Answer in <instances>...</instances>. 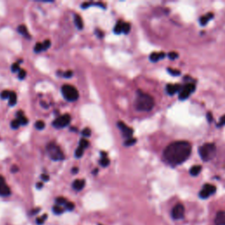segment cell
<instances>
[{
  "mask_svg": "<svg viewBox=\"0 0 225 225\" xmlns=\"http://www.w3.org/2000/svg\"><path fill=\"white\" fill-rule=\"evenodd\" d=\"M192 152V146L187 141H177L169 144L164 150V159L171 166H176L187 161Z\"/></svg>",
  "mask_w": 225,
  "mask_h": 225,
  "instance_id": "1",
  "label": "cell"
},
{
  "mask_svg": "<svg viewBox=\"0 0 225 225\" xmlns=\"http://www.w3.org/2000/svg\"><path fill=\"white\" fill-rule=\"evenodd\" d=\"M154 99L150 94L142 91H137V95L134 100V106L138 111L149 112L154 107Z\"/></svg>",
  "mask_w": 225,
  "mask_h": 225,
  "instance_id": "2",
  "label": "cell"
},
{
  "mask_svg": "<svg viewBox=\"0 0 225 225\" xmlns=\"http://www.w3.org/2000/svg\"><path fill=\"white\" fill-rule=\"evenodd\" d=\"M199 154L200 158L204 162H208L213 159L216 154V146L214 143H208L201 145L199 149Z\"/></svg>",
  "mask_w": 225,
  "mask_h": 225,
  "instance_id": "3",
  "label": "cell"
},
{
  "mask_svg": "<svg viewBox=\"0 0 225 225\" xmlns=\"http://www.w3.org/2000/svg\"><path fill=\"white\" fill-rule=\"evenodd\" d=\"M49 156L54 161H61L64 159V154L61 148L55 143H49L46 147Z\"/></svg>",
  "mask_w": 225,
  "mask_h": 225,
  "instance_id": "4",
  "label": "cell"
},
{
  "mask_svg": "<svg viewBox=\"0 0 225 225\" xmlns=\"http://www.w3.org/2000/svg\"><path fill=\"white\" fill-rule=\"evenodd\" d=\"M62 94L68 101H76L79 97L78 90L71 84H63L62 86Z\"/></svg>",
  "mask_w": 225,
  "mask_h": 225,
  "instance_id": "5",
  "label": "cell"
},
{
  "mask_svg": "<svg viewBox=\"0 0 225 225\" xmlns=\"http://www.w3.org/2000/svg\"><path fill=\"white\" fill-rule=\"evenodd\" d=\"M195 91V84H192V83H189V84H187L186 85L182 86L180 92H179V94H178V99L180 100H185L187 99L193 92Z\"/></svg>",
  "mask_w": 225,
  "mask_h": 225,
  "instance_id": "6",
  "label": "cell"
},
{
  "mask_svg": "<svg viewBox=\"0 0 225 225\" xmlns=\"http://www.w3.org/2000/svg\"><path fill=\"white\" fill-rule=\"evenodd\" d=\"M71 115L66 114L63 115L59 116L58 118H56V120L54 121V122L52 123V125L56 128H63L66 126H68L71 122Z\"/></svg>",
  "mask_w": 225,
  "mask_h": 225,
  "instance_id": "7",
  "label": "cell"
},
{
  "mask_svg": "<svg viewBox=\"0 0 225 225\" xmlns=\"http://www.w3.org/2000/svg\"><path fill=\"white\" fill-rule=\"evenodd\" d=\"M216 192V187L214 185H210V184H206L202 187L201 191L200 192L199 195L201 199H207L209 198L210 195L214 194Z\"/></svg>",
  "mask_w": 225,
  "mask_h": 225,
  "instance_id": "8",
  "label": "cell"
},
{
  "mask_svg": "<svg viewBox=\"0 0 225 225\" xmlns=\"http://www.w3.org/2000/svg\"><path fill=\"white\" fill-rule=\"evenodd\" d=\"M185 215V208L181 203L175 205L171 210V216L175 220H179L184 218Z\"/></svg>",
  "mask_w": 225,
  "mask_h": 225,
  "instance_id": "9",
  "label": "cell"
},
{
  "mask_svg": "<svg viewBox=\"0 0 225 225\" xmlns=\"http://www.w3.org/2000/svg\"><path fill=\"white\" fill-rule=\"evenodd\" d=\"M117 126H118V128L121 129V133H122V134H123V137H125L127 139H128V138H131L132 137V134H133V129L131 128H129V127H128L124 122H122V121H119L118 123H117Z\"/></svg>",
  "mask_w": 225,
  "mask_h": 225,
  "instance_id": "10",
  "label": "cell"
},
{
  "mask_svg": "<svg viewBox=\"0 0 225 225\" xmlns=\"http://www.w3.org/2000/svg\"><path fill=\"white\" fill-rule=\"evenodd\" d=\"M11 194V190L6 184V181L4 177L0 175V195L1 196H8Z\"/></svg>",
  "mask_w": 225,
  "mask_h": 225,
  "instance_id": "11",
  "label": "cell"
},
{
  "mask_svg": "<svg viewBox=\"0 0 225 225\" xmlns=\"http://www.w3.org/2000/svg\"><path fill=\"white\" fill-rule=\"evenodd\" d=\"M181 88H182V86L178 84H169L166 85V93L169 95H174L175 93L180 92Z\"/></svg>",
  "mask_w": 225,
  "mask_h": 225,
  "instance_id": "12",
  "label": "cell"
},
{
  "mask_svg": "<svg viewBox=\"0 0 225 225\" xmlns=\"http://www.w3.org/2000/svg\"><path fill=\"white\" fill-rule=\"evenodd\" d=\"M215 225H225V211H219L215 219Z\"/></svg>",
  "mask_w": 225,
  "mask_h": 225,
  "instance_id": "13",
  "label": "cell"
},
{
  "mask_svg": "<svg viewBox=\"0 0 225 225\" xmlns=\"http://www.w3.org/2000/svg\"><path fill=\"white\" fill-rule=\"evenodd\" d=\"M213 18H214V13L209 12L206 15H203V16H201L200 18V24L201 26H205V25H207L209 23V22L210 21V19H212Z\"/></svg>",
  "mask_w": 225,
  "mask_h": 225,
  "instance_id": "14",
  "label": "cell"
},
{
  "mask_svg": "<svg viewBox=\"0 0 225 225\" xmlns=\"http://www.w3.org/2000/svg\"><path fill=\"white\" fill-rule=\"evenodd\" d=\"M165 56V54L164 52H160V53H156V52H153L150 56V60L153 62H156L159 60L163 59Z\"/></svg>",
  "mask_w": 225,
  "mask_h": 225,
  "instance_id": "15",
  "label": "cell"
},
{
  "mask_svg": "<svg viewBox=\"0 0 225 225\" xmlns=\"http://www.w3.org/2000/svg\"><path fill=\"white\" fill-rule=\"evenodd\" d=\"M84 185H85V181L84 180V179H77V180H75L73 182L72 187H73V188L75 190L80 191V190H82L84 188Z\"/></svg>",
  "mask_w": 225,
  "mask_h": 225,
  "instance_id": "16",
  "label": "cell"
},
{
  "mask_svg": "<svg viewBox=\"0 0 225 225\" xmlns=\"http://www.w3.org/2000/svg\"><path fill=\"white\" fill-rule=\"evenodd\" d=\"M17 117H18L17 119L19 120L20 125H27V122H28L27 118L25 116L24 113L22 112V111H19V112L17 113Z\"/></svg>",
  "mask_w": 225,
  "mask_h": 225,
  "instance_id": "17",
  "label": "cell"
},
{
  "mask_svg": "<svg viewBox=\"0 0 225 225\" xmlns=\"http://www.w3.org/2000/svg\"><path fill=\"white\" fill-rule=\"evenodd\" d=\"M18 32L20 34H22L24 37H27V38H28V39H30L31 37H30V35H29V33H28V31H27V27L25 26V25H20L19 27H18Z\"/></svg>",
  "mask_w": 225,
  "mask_h": 225,
  "instance_id": "18",
  "label": "cell"
},
{
  "mask_svg": "<svg viewBox=\"0 0 225 225\" xmlns=\"http://www.w3.org/2000/svg\"><path fill=\"white\" fill-rule=\"evenodd\" d=\"M99 164L103 167H106L110 164V160H109L108 157L106 156V154L105 152H101V159L99 160Z\"/></svg>",
  "mask_w": 225,
  "mask_h": 225,
  "instance_id": "19",
  "label": "cell"
},
{
  "mask_svg": "<svg viewBox=\"0 0 225 225\" xmlns=\"http://www.w3.org/2000/svg\"><path fill=\"white\" fill-rule=\"evenodd\" d=\"M74 21H75V24H76V27H78V29H79V30L83 29V27H84V22H83V19H82L81 16H79L78 14H75Z\"/></svg>",
  "mask_w": 225,
  "mask_h": 225,
  "instance_id": "20",
  "label": "cell"
},
{
  "mask_svg": "<svg viewBox=\"0 0 225 225\" xmlns=\"http://www.w3.org/2000/svg\"><path fill=\"white\" fill-rule=\"evenodd\" d=\"M123 24H124V22H122L121 20H119V21L117 22V24L115 25V29H114V32H115V34H121V33H122Z\"/></svg>",
  "mask_w": 225,
  "mask_h": 225,
  "instance_id": "21",
  "label": "cell"
},
{
  "mask_svg": "<svg viewBox=\"0 0 225 225\" xmlns=\"http://www.w3.org/2000/svg\"><path fill=\"white\" fill-rule=\"evenodd\" d=\"M201 169H202V167L200 166V165H194V166H193L191 169H190V174L192 175V176H197V175H199L200 174V172L201 171Z\"/></svg>",
  "mask_w": 225,
  "mask_h": 225,
  "instance_id": "22",
  "label": "cell"
},
{
  "mask_svg": "<svg viewBox=\"0 0 225 225\" xmlns=\"http://www.w3.org/2000/svg\"><path fill=\"white\" fill-rule=\"evenodd\" d=\"M17 103V95L14 92H11L10 97H9V105L11 106H15Z\"/></svg>",
  "mask_w": 225,
  "mask_h": 225,
  "instance_id": "23",
  "label": "cell"
},
{
  "mask_svg": "<svg viewBox=\"0 0 225 225\" xmlns=\"http://www.w3.org/2000/svg\"><path fill=\"white\" fill-rule=\"evenodd\" d=\"M136 143H137V139H136V138L131 137V138H128V139H127V140L125 141L124 145L127 146V147H128V146H132V145H134Z\"/></svg>",
  "mask_w": 225,
  "mask_h": 225,
  "instance_id": "24",
  "label": "cell"
},
{
  "mask_svg": "<svg viewBox=\"0 0 225 225\" xmlns=\"http://www.w3.org/2000/svg\"><path fill=\"white\" fill-rule=\"evenodd\" d=\"M84 150V149H83L82 147L78 146V149L76 150V151H75V156H76L77 158H80V157L83 156Z\"/></svg>",
  "mask_w": 225,
  "mask_h": 225,
  "instance_id": "25",
  "label": "cell"
},
{
  "mask_svg": "<svg viewBox=\"0 0 225 225\" xmlns=\"http://www.w3.org/2000/svg\"><path fill=\"white\" fill-rule=\"evenodd\" d=\"M167 71H168V72L171 76H179V75H180V71H179L178 70H174V69H171V68H168Z\"/></svg>",
  "mask_w": 225,
  "mask_h": 225,
  "instance_id": "26",
  "label": "cell"
},
{
  "mask_svg": "<svg viewBox=\"0 0 225 225\" xmlns=\"http://www.w3.org/2000/svg\"><path fill=\"white\" fill-rule=\"evenodd\" d=\"M130 31V24L129 23H124L123 24V28H122V33L125 34H128Z\"/></svg>",
  "mask_w": 225,
  "mask_h": 225,
  "instance_id": "27",
  "label": "cell"
},
{
  "mask_svg": "<svg viewBox=\"0 0 225 225\" xmlns=\"http://www.w3.org/2000/svg\"><path fill=\"white\" fill-rule=\"evenodd\" d=\"M19 126H20V123H19V121L18 119L13 120V121L11 122V127H12L13 129H17V128H19Z\"/></svg>",
  "mask_w": 225,
  "mask_h": 225,
  "instance_id": "28",
  "label": "cell"
},
{
  "mask_svg": "<svg viewBox=\"0 0 225 225\" xmlns=\"http://www.w3.org/2000/svg\"><path fill=\"white\" fill-rule=\"evenodd\" d=\"M67 202L68 201H67V200L63 197H59V198L56 199V203L59 204V205H65Z\"/></svg>",
  "mask_w": 225,
  "mask_h": 225,
  "instance_id": "29",
  "label": "cell"
},
{
  "mask_svg": "<svg viewBox=\"0 0 225 225\" xmlns=\"http://www.w3.org/2000/svg\"><path fill=\"white\" fill-rule=\"evenodd\" d=\"M35 128H36L37 129H39V130L43 129V128H45V123H44V121H37V122L35 123Z\"/></svg>",
  "mask_w": 225,
  "mask_h": 225,
  "instance_id": "30",
  "label": "cell"
},
{
  "mask_svg": "<svg viewBox=\"0 0 225 225\" xmlns=\"http://www.w3.org/2000/svg\"><path fill=\"white\" fill-rule=\"evenodd\" d=\"M34 51H35L36 53H39V52H41V51H43L42 43H40V42L36 43L35 47H34Z\"/></svg>",
  "mask_w": 225,
  "mask_h": 225,
  "instance_id": "31",
  "label": "cell"
},
{
  "mask_svg": "<svg viewBox=\"0 0 225 225\" xmlns=\"http://www.w3.org/2000/svg\"><path fill=\"white\" fill-rule=\"evenodd\" d=\"M79 146L85 150V149L89 146V142H88L87 140H85V139H82V140L80 141V143H79Z\"/></svg>",
  "mask_w": 225,
  "mask_h": 225,
  "instance_id": "32",
  "label": "cell"
},
{
  "mask_svg": "<svg viewBox=\"0 0 225 225\" xmlns=\"http://www.w3.org/2000/svg\"><path fill=\"white\" fill-rule=\"evenodd\" d=\"M51 45V42L49 40H44L43 43H42V47H43V50H47Z\"/></svg>",
  "mask_w": 225,
  "mask_h": 225,
  "instance_id": "33",
  "label": "cell"
},
{
  "mask_svg": "<svg viewBox=\"0 0 225 225\" xmlns=\"http://www.w3.org/2000/svg\"><path fill=\"white\" fill-rule=\"evenodd\" d=\"M53 212L56 215H60L63 212V209L60 207V206H55L53 208Z\"/></svg>",
  "mask_w": 225,
  "mask_h": 225,
  "instance_id": "34",
  "label": "cell"
},
{
  "mask_svg": "<svg viewBox=\"0 0 225 225\" xmlns=\"http://www.w3.org/2000/svg\"><path fill=\"white\" fill-rule=\"evenodd\" d=\"M82 134L84 137H89L90 136H91V129L88 128H85L83 129L82 131Z\"/></svg>",
  "mask_w": 225,
  "mask_h": 225,
  "instance_id": "35",
  "label": "cell"
},
{
  "mask_svg": "<svg viewBox=\"0 0 225 225\" xmlns=\"http://www.w3.org/2000/svg\"><path fill=\"white\" fill-rule=\"evenodd\" d=\"M21 69L19 68V62H15L14 64H12V71H13V72H17V71H19Z\"/></svg>",
  "mask_w": 225,
  "mask_h": 225,
  "instance_id": "36",
  "label": "cell"
},
{
  "mask_svg": "<svg viewBox=\"0 0 225 225\" xmlns=\"http://www.w3.org/2000/svg\"><path fill=\"white\" fill-rule=\"evenodd\" d=\"M47 217H48V215L45 214V215H43L42 216H40V217H39L38 219H37V223L38 224H42L44 222H45V219H47Z\"/></svg>",
  "mask_w": 225,
  "mask_h": 225,
  "instance_id": "37",
  "label": "cell"
},
{
  "mask_svg": "<svg viewBox=\"0 0 225 225\" xmlns=\"http://www.w3.org/2000/svg\"><path fill=\"white\" fill-rule=\"evenodd\" d=\"M10 94H11V92H9V91H3V92L1 93V98H2L3 99H9Z\"/></svg>",
  "mask_w": 225,
  "mask_h": 225,
  "instance_id": "38",
  "label": "cell"
},
{
  "mask_svg": "<svg viewBox=\"0 0 225 225\" xmlns=\"http://www.w3.org/2000/svg\"><path fill=\"white\" fill-rule=\"evenodd\" d=\"M26 75H27V72L25 70H20L19 71V79H24L26 78Z\"/></svg>",
  "mask_w": 225,
  "mask_h": 225,
  "instance_id": "39",
  "label": "cell"
},
{
  "mask_svg": "<svg viewBox=\"0 0 225 225\" xmlns=\"http://www.w3.org/2000/svg\"><path fill=\"white\" fill-rule=\"evenodd\" d=\"M168 57H169L171 60H174V59H176V58L178 57V53H176V52H170V53L168 54Z\"/></svg>",
  "mask_w": 225,
  "mask_h": 225,
  "instance_id": "40",
  "label": "cell"
},
{
  "mask_svg": "<svg viewBox=\"0 0 225 225\" xmlns=\"http://www.w3.org/2000/svg\"><path fill=\"white\" fill-rule=\"evenodd\" d=\"M65 207H66V209H68V210H72V209H74V208H75V205H74V203H72V202H67V203L65 204Z\"/></svg>",
  "mask_w": 225,
  "mask_h": 225,
  "instance_id": "41",
  "label": "cell"
},
{
  "mask_svg": "<svg viewBox=\"0 0 225 225\" xmlns=\"http://www.w3.org/2000/svg\"><path fill=\"white\" fill-rule=\"evenodd\" d=\"M224 125H225V115L221 117L220 121H219V123H217L216 126H217V128H221L222 126H224Z\"/></svg>",
  "mask_w": 225,
  "mask_h": 225,
  "instance_id": "42",
  "label": "cell"
},
{
  "mask_svg": "<svg viewBox=\"0 0 225 225\" xmlns=\"http://www.w3.org/2000/svg\"><path fill=\"white\" fill-rule=\"evenodd\" d=\"M72 75H73V73H72L71 71H67L66 72L62 73V76H63L64 78H71Z\"/></svg>",
  "mask_w": 225,
  "mask_h": 225,
  "instance_id": "43",
  "label": "cell"
},
{
  "mask_svg": "<svg viewBox=\"0 0 225 225\" xmlns=\"http://www.w3.org/2000/svg\"><path fill=\"white\" fill-rule=\"evenodd\" d=\"M207 118H208L209 122H211V121H213V115H212V114H211L210 112H209L208 114H207Z\"/></svg>",
  "mask_w": 225,
  "mask_h": 225,
  "instance_id": "44",
  "label": "cell"
},
{
  "mask_svg": "<svg viewBox=\"0 0 225 225\" xmlns=\"http://www.w3.org/2000/svg\"><path fill=\"white\" fill-rule=\"evenodd\" d=\"M41 178L43 179L44 181H48L49 179V175H47V174H42V175H41Z\"/></svg>",
  "mask_w": 225,
  "mask_h": 225,
  "instance_id": "45",
  "label": "cell"
},
{
  "mask_svg": "<svg viewBox=\"0 0 225 225\" xmlns=\"http://www.w3.org/2000/svg\"><path fill=\"white\" fill-rule=\"evenodd\" d=\"M90 5H91V3H88V2H86V3H84V4H82V5H81V7L82 8H87Z\"/></svg>",
  "mask_w": 225,
  "mask_h": 225,
  "instance_id": "46",
  "label": "cell"
},
{
  "mask_svg": "<svg viewBox=\"0 0 225 225\" xmlns=\"http://www.w3.org/2000/svg\"><path fill=\"white\" fill-rule=\"evenodd\" d=\"M95 33H96V34H98V36H99V38H102V37L104 36V35H103V33H102L101 31H99V30H97V31H96Z\"/></svg>",
  "mask_w": 225,
  "mask_h": 225,
  "instance_id": "47",
  "label": "cell"
},
{
  "mask_svg": "<svg viewBox=\"0 0 225 225\" xmlns=\"http://www.w3.org/2000/svg\"><path fill=\"white\" fill-rule=\"evenodd\" d=\"M11 171H12V172H16V171H19V168H18L17 166H15V165H14V166H12V170H11Z\"/></svg>",
  "mask_w": 225,
  "mask_h": 225,
  "instance_id": "48",
  "label": "cell"
},
{
  "mask_svg": "<svg viewBox=\"0 0 225 225\" xmlns=\"http://www.w3.org/2000/svg\"><path fill=\"white\" fill-rule=\"evenodd\" d=\"M78 171V169L77 168V167H74V168H72V172L73 173H77Z\"/></svg>",
  "mask_w": 225,
  "mask_h": 225,
  "instance_id": "49",
  "label": "cell"
},
{
  "mask_svg": "<svg viewBox=\"0 0 225 225\" xmlns=\"http://www.w3.org/2000/svg\"><path fill=\"white\" fill-rule=\"evenodd\" d=\"M42 186H43V184H42V183H38V184L36 185L37 188H41V187H42Z\"/></svg>",
  "mask_w": 225,
  "mask_h": 225,
  "instance_id": "50",
  "label": "cell"
}]
</instances>
